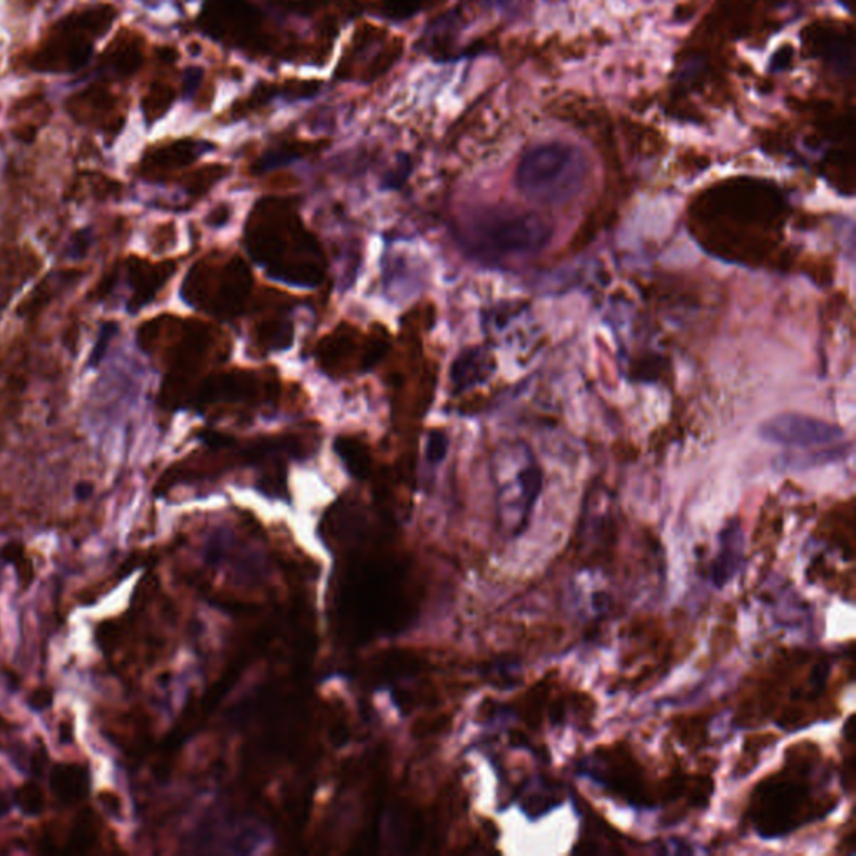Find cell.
I'll return each instance as SVG.
<instances>
[{
    "label": "cell",
    "mask_w": 856,
    "mask_h": 856,
    "mask_svg": "<svg viewBox=\"0 0 856 856\" xmlns=\"http://www.w3.org/2000/svg\"><path fill=\"white\" fill-rule=\"evenodd\" d=\"M491 476L499 531L517 539L527 529L544 485L542 468L524 442H504L493 450Z\"/></svg>",
    "instance_id": "6da1fadb"
},
{
    "label": "cell",
    "mask_w": 856,
    "mask_h": 856,
    "mask_svg": "<svg viewBox=\"0 0 856 856\" xmlns=\"http://www.w3.org/2000/svg\"><path fill=\"white\" fill-rule=\"evenodd\" d=\"M589 178V159L571 142L548 140L522 156L516 171L517 189L529 201L562 206L582 191Z\"/></svg>",
    "instance_id": "7a4b0ae2"
},
{
    "label": "cell",
    "mask_w": 856,
    "mask_h": 856,
    "mask_svg": "<svg viewBox=\"0 0 856 856\" xmlns=\"http://www.w3.org/2000/svg\"><path fill=\"white\" fill-rule=\"evenodd\" d=\"M116 15L113 5L100 4L60 19L30 59L32 69L74 72L84 68L92 56L94 43L113 26Z\"/></svg>",
    "instance_id": "3957f363"
},
{
    "label": "cell",
    "mask_w": 856,
    "mask_h": 856,
    "mask_svg": "<svg viewBox=\"0 0 856 856\" xmlns=\"http://www.w3.org/2000/svg\"><path fill=\"white\" fill-rule=\"evenodd\" d=\"M470 244L491 256H532L552 241L550 226L527 211H491L474 220L468 228Z\"/></svg>",
    "instance_id": "277c9868"
},
{
    "label": "cell",
    "mask_w": 856,
    "mask_h": 856,
    "mask_svg": "<svg viewBox=\"0 0 856 856\" xmlns=\"http://www.w3.org/2000/svg\"><path fill=\"white\" fill-rule=\"evenodd\" d=\"M761 436L789 449H814L842 442L844 432L829 421L801 413H783L761 427Z\"/></svg>",
    "instance_id": "5b68a950"
},
{
    "label": "cell",
    "mask_w": 856,
    "mask_h": 856,
    "mask_svg": "<svg viewBox=\"0 0 856 856\" xmlns=\"http://www.w3.org/2000/svg\"><path fill=\"white\" fill-rule=\"evenodd\" d=\"M261 15L246 0H211L203 12V22L216 37L231 41H253Z\"/></svg>",
    "instance_id": "8992f818"
},
{
    "label": "cell",
    "mask_w": 856,
    "mask_h": 856,
    "mask_svg": "<svg viewBox=\"0 0 856 856\" xmlns=\"http://www.w3.org/2000/svg\"><path fill=\"white\" fill-rule=\"evenodd\" d=\"M743 531L740 524L732 522L719 535V550L711 564V579L716 588H724L732 580L743 564Z\"/></svg>",
    "instance_id": "52a82bcc"
},
{
    "label": "cell",
    "mask_w": 856,
    "mask_h": 856,
    "mask_svg": "<svg viewBox=\"0 0 856 856\" xmlns=\"http://www.w3.org/2000/svg\"><path fill=\"white\" fill-rule=\"evenodd\" d=\"M68 109L79 123L104 126L113 117L116 98L108 89L91 85L68 100Z\"/></svg>",
    "instance_id": "ba28073f"
},
{
    "label": "cell",
    "mask_w": 856,
    "mask_h": 856,
    "mask_svg": "<svg viewBox=\"0 0 856 856\" xmlns=\"http://www.w3.org/2000/svg\"><path fill=\"white\" fill-rule=\"evenodd\" d=\"M142 64V44L131 34H119L104 51L100 68L116 77H129Z\"/></svg>",
    "instance_id": "9c48e42d"
},
{
    "label": "cell",
    "mask_w": 856,
    "mask_h": 856,
    "mask_svg": "<svg viewBox=\"0 0 856 856\" xmlns=\"http://www.w3.org/2000/svg\"><path fill=\"white\" fill-rule=\"evenodd\" d=\"M51 788L62 803L83 800L89 789V774L84 766L74 763H59L51 772Z\"/></svg>",
    "instance_id": "30bf717a"
},
{
    "label": "cell",
    "mask_w": 856,
    "mask_h": 856,
    "mask_svg": "<svg viewBox=\"0 0 856 856\" xmlns=\"http://www.w3.org/2000/svg\"><path fill=\"white\" fill-rule=\"evenodd\" d=\"M491 372L492 365L489 364L487 353H484L480 348H470L462 351L453 362L450 379L459 390H465L484 381L491 375Z\"/></svg>",
    "instance_id": "8fae6325"
},
{
    "label": "cell",
    "mask_w": 856,
    "mask_h": 856,
    "mask_svg": "<svg viewBox=\"0 0 856 856\" xmlns=\"http://www.w3.org/2000/svg\"><path fill=\"white\" fill-rule=\"evenodd\" d=\"M204 149H206V144H203V142L180 140L172 146L155 151L153 155L149 156L148 163H149V166H155V168H178V166H184V164L191 163Z\"/></svg>",
    "instance_id": "7c38bea8"
},
{
    "label": "cell",
    "mask_w": 856,
    "mask_h": 856,
    "mask_svg": "<svg viewBox=\"0 0 856 856\" xmlns=\"http://www.w3.org/2000/svg\"><path fill=\"white\" fill-rule=\"evenodd\" d=\"M96 820L91 810H84L77 816L70 831L68 852L69 853H87L96 843Z\"/></svg>",
    "instance_id": "4fadbf2b"
},
{
    "label": "cell",
    "mask_w": 856,
    "mask_h": 856,
    "mask_svg": "<svg viewBox=\"0 0 856 856\" xmlns=\"http://www.w3.org/2000/svg\"><path fill=\"white\" fill-rule=\"evenodd\" d=\"M176 98L174 89L164 83H155L149 87L146 98L142 99V109L146 114V119L149 123H155L159 117H163L168 113L172 100Z\"/></svg>",
    "instance_id": "5bb4252c"
},
{
    "label": "cell",
    "mask_w": 856,
    "mask_h": 856,
    "mask_svg": "<svg viewBox=\"0 0 856 856\" xmlns=\"http://www.w3.org/2000/svg\"><path fill=\"white\" fill-rule=\"evenodd\" d=\"M15 804L28 816H37L44 812V793L39 785L26 783L15 791Z\"/></svg>",
    "instance_id": "9a60e30c"
},
{
    "label": "cell",
    "mask_w": 856,
    "mask_h": 856,
    "mask_svg": "<svg viewBox=\"0 0 856 856\" xmlns=\"http://www.w3.org/2000/svg\"><path fill=\"white\" fill-rule=\"evenodd\" d=\"M335 450L355 474H362L365 470V450H364V447H360L355 440L340 436L335 442Z\"/></svg>",
    "instance_id": "2e32d148"
},
{
    "label": "cell",
    "mask_w": 856,
    "mask_h": 856,
    "mask_svg": "<svg viewBox=\"0 0 856 856\" xmlns=\"http://www.w3.org/2000/svg\"><path fill=\"white\" fill-rule=\"evenodd\" d=\"M400 54H402V43H400V39H396L394 44L387 45V47L380 52L379 56L373 59L372 66L368 68V76H366V77H368L370 81H373V79L380 77L381 74H385L387 70L394 66L395 60L400 57Z\"/></svg>",
    "instance_id": "e0dca14e"
},
{
    "label": "cell",
    "mask_w": 856,
    "mask_h": 856,
    "mask_svg": "<svg viewBox=\"0 0 856 856\" xmlns=\"http://www.w3.org/2000/svg\"><path fill=\"white\" fill-rule=\"evenodd\" d=\"M300 156H303V149H296L295 146H284V148L273 149V151H269L263 156L256 163V169L258 171H269V169L280 168L283 164H288L293 159H298Z\"/></svg>",
    "instance_id": "ac0fdd59"
},
{
    "label": "cell",
    "mask_w": 856,
    "mask_h": 856,
    "mask_svg": "<svg viewBox=\"0 0 856 856\" xmlns=\"http://www.w3.org/2000/svg\"><path fill=\"white\" fill-rule=\"evenodd\" d=\"M387 15L396 20L413 17L421 9L423 0H381Z\"/></svg>",
    "instance_id": "d6986e66"
},
{
    "label": "cell",
    "mask_w": 856,
    "mask_h": 856,
    "mask_svg": "<svg viewBox=\"0 0 856 856\" xmlns=\"http://www.w3.org/2000/svg\"><path fill=\"white\" fill-rule=\"evenodd\" d=\"M447 449H449L447 436L440 432H432L427 442V460L430 463L442 462L447 455Z\"/></svg>",
    "instance_id": "ffe728a7"
},
{
    "label": "cell",
    "mask_w": 856,
    "mask_h": 856,
    "mask_svg": "<svg viewBox=\"0 0 856 856\" xmlns=\"http://www.w3.org/2000/svg\"><path fill=\"white\" fill-rule=\"evenodd\" d=\"M320 89V83L315 81H293L286 85V96L293 99H307L315 96Z\"/></svg>",
    "instance_id": "44dd1931"
},
{
    "label": "cell",
    "mask_w": 856,
    "mask_h": 856,
    "mask_svg": "<svg viewBox=\"0 0 856 856\" xmlns=\"http://www.w3.org/2000/svg\"><path fill=\"white\" fill-rule=\"evenodd\" d=\"M203 81V70L199 68H189L186 69L183 76V94L184 98H193L196 94L199 85Z\"/></svg>",
    "instance_id": "7402d4cb"
},
{
    "label": "cell",
    "mask_w": 856,
    "mask_h": 856,
    "mask_svg": "<svg viewBox=\"0 0 856 856\" xmlns=\"http://www.w3.org/2000/svg\"><path fill=\"white\" fill-rule=\"evenodd\" d=\"M52 700H54L52 689H36V691L30 694V698H28V706H30L34 711H44V709H47V708L52 704Z\"/></svg>",
    "instance_id": "603a6c76"
},
{
    "label": "cell",
    "mask_w": 856,
    "mask_h": 856,
    "mask_svg": "<svg viewBox=\"0 0 856 856\" xmlns=\"http://www.w3.org/2000/svg\"><path fill=\"white\" fill-rule=\"evenodd\" d=\"M22 554H24V550H22L20 544H7L5 548L0 550V559H2V561L14 562V564H17V562H20V559H22Z\"/></svg>",
    "instance_id": "cb8c5ba5"
},
{
    "label": "cell",
    "mask_w": 856,
    "mask_h": 856,
    "mask_svg": "<svg viewBox=\"0 0 856 856\" xmlns=\"http://www.w3.org/2000/svg\"><path fill=\"white\" fill-rule=\"evenodd\" d=\"M100 800H102L104 808H106L109 813H119V800L114 796L113 793H104V795L100 796Z\"/></svg>",
    "instance_id": "d4e9b609"
},
{
    "label": "cell",
    "mask_w": 856,
    "mask_h": 856,
    "mask_svg": "<svg viewBox=\"0 0 856 856\" xmlns=\"http://www.w3.org/2000/svg\"><path fill=\"white\" fill-rule=\"evenodd\" d=\"M44 764H45V753L41 751L32 758V772L36 774H43Z\"/></svg>",
    "instance_id": "484cf974"
},
{
    "label": "cell",
    "mask_w": 856,
    "mask_h": 856,
    "mask_svg": "<svg viewBox=\"0 0 856 856\" xmlns=\"http://www.w3.org/2000/svg\"><path fill=\"white\" fill-rule=\"evenodd\" d=\"M91 493H92V485H91V484H81V485H77V489H76V495H77V499H81V500L87 499Z\"/></svg>",
    "instance_id": "4316f807"
},
{
    "label": "cell",
    "mask_w": 856,
    "mask_h": 856,
    "mask_svg": "<svg viewBox=\"0 0 856 856\" xmlns=\"http://www.w3.org/2000/svg\"><path fill=\"white\" fill-rule=\"evenodd\" d=\"M7 812H9V801L4 795H0V816H4Z\"/></svg>",
    "instance_id": "83f0119b"
}]
</instances>
